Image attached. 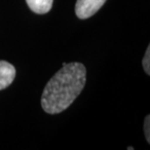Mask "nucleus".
<instances>
[{"label":"nucleus","mask_w":150,"mask_h":150,"mask_svg":"<svg viewBox=\"0 0 150 150\" xmlns=\"http://www.w3.org/2000/svg\"><path fill=\"white\" fill-rule=\"evenodd\" d=\"M106 0H77L75 13L79 19L85 20L94 16L103 7Z\"/></svg>","instance_id":"2"},{"label":"nucleus","mask_w":150,"mask_h":150,"mask_svg":"<svg viewBox=\"0 0 150 150\" xmlns=\"http://www.w3.org/2000/svg\"><path fill=\"white\" fill-rule=\"evenodd\" d=\"M128 149H129V150H133L134 148H133V147H132V146H129V147H128Z\"/></svg>","instance_id":"7"},{"label":"nucleus","mask_w":150,"mask_h":150,"mask_svg":"<svg viewBox=\"0 0 150 150\" xmlns=\"http://www.w3.org/2000/svg\"><path fill=\"white\" fill-rule=\"evenodd\" d=\"M29 9L36 14H46L52 8L54 0H25Z\"/></svg>","instance_id":"4"},{"label":"nucleus","mask_w":150,"mask_h":150,"mask_svg":"<svg viewBox=\"0 0 150 150\" xmlns=\"http://www.w3.org/2000/svg\"><path fill=\"white\" fill-rule=\"evenodd\" d=\"M150 116L147 115L145 117L144 120V134H145V137L147 142H150Z\"/></svg>","instance_id":"6"},{"label":"nucleus","mask_w":150,"mask_h":150,"mask_svg":"<svg viewBox=\"0 0 150 150\" xmlns=\"http://www.w3.org/2000/svg\"><path fill=\"white\" fill-rule=\"evenodd\" d=\"M16 76L14 65L5 61H0V91L6 89L12 84Z\"/></svg>","instance_id":"3"},{"label":"nucleus","mask_w":150,"mask_h":150,"mask_svg":"<svg viewBox=\"0 0 150 150\" xmlns=\"http://www.w3.org/2000/svg\"><path fill=\"white\" fill-rule=\"evenodd\" d=\"M86 83V68L81 62H69L51 78L45 87L41 105L45 112L58 114L65 110L80 95Z\"/></svg>","instance_id":"1"},{"label":"nucleus","mask_w":150,"mask_h":150,"mask_svg":"<svg viewBox=\"0 0 150 150\" xmlns=\"http://www.w3.org/2000/svg\"><path fill=\"white\" fill-rule=\"evenodd\" d=\"M142 65L146 74H150V46L147 47L144 55V58L142 59Z\"/></svg>","instance_id":"5"}]
</instances>
